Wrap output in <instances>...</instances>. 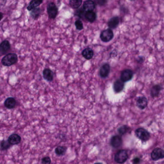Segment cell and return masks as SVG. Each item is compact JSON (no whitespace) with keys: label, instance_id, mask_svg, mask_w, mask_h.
I'll use <instances>...</instances> for the list:
<instances>
[{"label":"cell","instance_id":"d4e9b609","mask_svg":"<svg viewBox=\"0 0 164 164\" xmlns=\"http://www.w3.org/2000/svg\"><path fill=\"white\" fill-rule=\"evenodd\" d=\"M130 130V128L127 125H123L118 128V131L120 135L122 136L128 133Z\"/></svg>","mask_w":164,"mask_h":164},{"label":"cell","instance_id":"2e32d148","mask_svg":"<svg viewBox=\"0 0 164 164\" xmlns=\"http://www.w3.org/2000/svg\"><path fill=\"white\" fill-rule=\"evenodd\" d=\"M119 24V19L118 16H114L108 21V26L110 29H115L118 27Z\"/></svg>","mask_w":164,"mask_h":164},{"label":"cell","instance_id":"30bf717a","mask_svg":"<svg viewBox=\"0 0 164 164\" xmlns=\"http://www.w3.org/2000/svg\"><path fill=\"white\" fill-rule=\"evenodd\" d=\"M11 49V44L7 40H4L0 43V55L6 54Z\"/></svg>","mask_w":164,"mask_h":164},{"label":"cell","instance_id":"cb8c5ba5","mask_svg":"<svg viewBox=\"0 0 164 164\" xmlns=\"http://www.w3.org/2000/svg\"><path fill=\"white\" fill-rule=\"evenodd\" d=\"M82 1V0H70L69 5L73 9H78L81 6Z\"/></svg>","mask_w":164,"mask_h":164},{"label":"cell","instance_id":"9c48e42d","mask_svg":"<svg viewBox=\"0 0 164 164\" xmlns=\"http://www.w3.org/2000/svg\"><path fill=\"white\" fill-rule=\"evenodd\" d=\"M122 139L121 136L115 135L111 138L110 141V145L114 148H118L122 145Z\"/></svg>","mask_w":164,"mask_h":164},{"label":"cell","instance_id":"603a6c76","mask_svg":"<svg viewBox=\"0 0 164 164\" xmlns=\"http://www.w3.org/2000/svg\"><path fill=\"white\" fill-rule=\"evenodd\" d=\"M67 151V147L64 146H59L55 149V152L57 156H63Z\"/></svg>","mask_w":164,"mask_h":164},{"label":"cell","instance_id":"277c9868","mask_svg":"<svg viewBox=\"0 0 164 164\" xmlns=\"http://www.w3.org/2000/svg\"><path fill=\"white\" fill-rule=\"evenodd\" d=\"M47 11L49 18L54 19L57 16L58 9L54 2H51L47 6Z\"/></svg>","mask_w":164,"mask_h":164},{"label":"cell","instance_id":"ba28073f","mask_svg":"<svg viewBox=\"0 0 164 164\" xmlns=\"http://www.w3.org/2000/svg\"><path fill=\"white\" fill-rule=\"evenodd\" d=\"M110 72V66L108 63H105L101 66L99 70V75L101 78H107Z\"/></svg>","mask_w":164,"mask_h":164},{"label":"cell","instance_id":"d6a6232c","mask_svg":"<svg viewBox=\"0 0 164 164\" xmlns=\"http://www.w3.org/2000/svg\"><path fill=\"white\" fill-rule=\"evenodd\" d=\"M4 17V14L0 12V21Z\"/></svg>","mask_w":164,"mask_h":164},{"label":"cell","instance_id":"484cf974","mask_svg":"<svg viewBox=\"0 0 164 164\" xmlns=\"http://www.w3.org/2000/svg\"><path fill=\"white\" fill-rule=\"evenodd\" d=\"M11 146V145L7 141L3 140L0 143V149L1 151L6 150L10 148Z\"/></svg>","mask_w":164,"mask_h":164},{"label":"cell","instance_id":"52a82bcc","mask_svg":"<svg viewBox=\"0 0 164 164\" xmlns=\"http://www.w3.org/2000/svg\"><path fill=\"white\" fill-rule=\"evenodd\" d=\"M151 158L154 161H157L164 157V152L160 148H156L153 150L151 154Z\"/></svg>","mask_w":164,"mask_h":164},{"label":"cell","instance_id":"6da1fadb","mask_svg":"<svg viewBox=\"0 0 164 164\" xmlns=\"http://www.w3.org/2000/svg\"><path fill=\"white\" fill-rule=\"evenodd\" d=\"M17 55L15 53H9L5 55L1 60V64L5 67H10L17 63Z\"/></svg>","mask_w":164,"mask_h":164},{"label":"cell","instance_id":"3957f363","mask_svg":"<svg viewBox=\"0 0 164 164\" xmlns=\"http://www.w3.org/2000/svg\"><path fill=\"white\" fill-rule=\"evenodd\" d=\"M136 137L142 142H147L150 138V134L144 128H140L135 131Z\"/></svg>","mask_w":164,"mask_h":164},{"label":"cell","instance_id":"4fadbf2b","mask_svg":"<svg viewBox=\"0 0 164 164\" xmlns=\"http://www.w3.org/2000/svg\"><path fill=\"white\" fill-rule=\"evenodd\" d=\"M125 84L121 79H117L113 84V89L115 93L121 92L124 89Z\"/></svg>","mask_w":164,"mask_h":164},{"label":"cell","instance_id":"8992f818","mask_svg":"<svg viewBox=\"0 0 164 164\" xmlns=\"http://www.w3.org/2000/svg\"><path fill=\"white\" fill-rule=\"evenodd\" d=\"M133 77V72L131 69H126L122 71L121 75V80L123 82H126L131 80Z\"/></svg>","mask_w":164,"mask_h":164},{"label":"cell","instance_id":"f1b7e54d","mask_svg":"<svg viewBox=\"0 0 164 164\" xmlns=\"http://www.w3.org/2000/svg\"><path fill=\"white\" fill-rule=\"evenodd\" d=\"M41 163L43 164H51V160L49 157H45L41 160Z\"/></svg>","mask_w":164,"mask_h":164},{"label":"cell","instance_id":"7a4b0ae2","mask_svg":"<svg viewBox=\"0 0 164 164\" xmlns=\"http://www.w3.org/2000/svg\"><path fill=\"white\" fill-rule=\"evenodd\" d=\"M129 158L128 153L126 150H120L115 156L114 159L115 162L118 164H123Z\"/></svg>","mask_w":164,"mask_h":164},{"label":"cell","instance_id":"5bb4252c","mask_svg":"<svg viewBox=\"0 0 164 164\" xmlns=\"http://www.w3.org/2000/svg\"><path fill=\"white\" fill-rule=\"evenodd\" d=\"M21 141V138L17 134H13L10 135L7 141L11 145H17L19 144Z\"/></svg>","mask_w":164,"mask_h":164},{"label":"cell","instance_id":"836d02e7","mask_svg":"<svg viewBox=\"0 0 164 164\" xmlns=\"http://www.w3.org/2000/svg\"><path fill=\"white\" fill-rule=\"evenodd\" d=\"M103 164L102 163H95V164Z\"/></svg>","mask_w":164,"mask_h":164},{"label":"cell","instance_id":"9a60e30c","mask_svg":"<svg viewBox=\"0 0 164 164\" xmlns=\"http://www.w3.org/2000/svg\"><path fill=\"white\" fill-rule=\"evenodd\" d=\"M83 8L85 11H93L95 8V1L91 0H87L84 1L83 5Z\"/></svg>","mask_w":164,"mask_h":164},{"label":"cell","instance_id":"4316f807","mask_svg":"<svg viewBox=\"0 0 164 164\" xmlns=\"http://www.w3.org/2000/svg\"><path fill=\"white\" fill-rule=\"evenodd\" d=\"M85 11L84 9L82 8H80L76 11L75 13V15L80 18H83L85 16Z\"/></svg>","mask_w":164,"mask_h":164},{"label":"cell","instance_id":"5b68a950","mask_svg":"<svg viewBox=\"0 0 164 164\" xmlns=\"http://www.w3.org/2000/svg\"><path fill=\"white\" fill-rule=\"evenodd\" d=\"M114 34L112 29L108 28L102 31L100 34V39L104 43H108L114 38Z\"/></svg>","mask_w":164,"mask_h":164},{"label":"cell","instance_id":"f546056e","mask_svg":"<svg viewBox=\"0 0 164 164\" xmlns=\"http://www.w3.org/2000/svg\"><path fill=\"white\" fill-rule=\"evenodd\" d=\"M141 161V160L138 157H136L133 159V164H139L140 163Z\"/></svg>","mask_w":164,"mask_h":164},{"label":"cell","instance_id":"7402d4cb","mask_svg":"<svg viewBox=\"0 0 164 164\" xmlns=\"http://www.w3.org/2000/svg\"><path fill=\"white\" fill-rule=\"evenodd\" d=\"M41 10L40 7L33 9L30 12V16L33 19H38L41 15Z\"/></svg>","mask_w":164,"mask_h":164},{"label":"cell","instance_id":"4dcf8cb0","mask_svg":"<svg viewBox=\"0 0 164 164\" xmlns=\"http://www.w3.org/2000/svg\"><path fill=\"white\" fill-rule=\"evenodd\" d=\"M98 4H99L100 5H103L105 3H106V1H97Z\"/></svg>","mask_w":164,"mask_h":164},{"label":"cell","instance_id":"d6986e66","mask_svg":"<svg viewBox=\"0 0 164 164\" xmlns=\"http://www.w3.org/2000/svg\"><path fill=\"white\" fill-rule=\"evenodd\" d=\"M82 55L86 59L90 60L94 56V52L93 50L90 48H86L83 50Z\"/></svg>","mask_w":164,"mask_h":164},{"label":"cell","instance_id":"1f68e13d","mask_svg":"<svg viewBox=\"0 0 164 164\" xmlns=\"http://www.w3.org/2000/svg\"><path fill=\"white\" fill-rule=\"evenodd\" d=\"M144 60H145V58H144V57H139L138 60V63H141V62H144Z\"/></svg>","mask_w":164,"mask_h":164},{"label":"cell","instance_id":"8fae6325","mask_svg":"<svg viewBox=\"0 0 164 164\" xmlns=\"http://www.w3.org/2000/svg\"><path fill=\"white\" fill-rule=\"evenodd\" d=\"M137 106L141 110L145 109L148 105V100L145 96L138 98L136 102Z\"/></svg>","mask_w":164,"mask_h":164},{"label":"cell","instance_id":"e0dca14e","mask_svg":"<svg viewBox=\"0 0 164 164\" xmlns=\"http://www.w3.org/2000/svg\"><path fill=\"white\" fill-rule=\"evenodd\" d=\"M163 89L160 85L157 84L152 87L150 91V94L152 97L155 98L158 97L160 94L161 90Z\"/></svg>","mask_w":164,"mask_h":164},{"label":"cell","instance_id":"ac0fdd59","mask_svg":"<svg viewBox=\"0 0 164 164\" xmlns=\"http://www.w3.org/2000/svg\"><path fill=\"white\" fill-rule=\"evenodd\" d=\"M16 104V99L13 97H8L6 99L4 103V105L6 108L11 109L15 108Z\"/></svg>","mask_w":164,"mask_h":164},{"label":"cell","instance_id":"83f0119b","mask_svg":"<svg viewBox=\"0 0 164 164\" xmlns=\"http://www.w3.org/2000/svg\"><path fill=\"white\" fill-rule=\"evenodd\" d=\"M75 25L77 29L79 31H82L83 29V25L82 21L80 20H77L75 22Z\"/></svg>","mask_w":164,"mask_h":164},{"label":"cell","instance_id":"7c38bea8","mask_svg":"<svg viewBox=\"0 0 164 164\" xmlns=\"http://www.w3.org/2000/svg\"><path fill=\"white\" fill-rule=\"evenodd\" d=\"M43 77L44 79L47 82H51L54 79V73L49 68H45L43 70Z\"/></svg>","mask_w":164,"mask_h":164},{"label":"cell","instance_id":"44dd1931","mask_svg":"<svg viewBox=\"0 0 164 164\" xmlns=\"http://www.w3.org/2000/svg\"><path fill=\"white\" fill-rule=\"evenodd\" d=\"M84 17L90 23H93L96 20L97 16L96 13L94 11H88L85 13Z\"/></svg>","mask_w":164,"mask_h":164},{"label":"cell","instance_id":"ffe728a7","mask_svg":"<svg viewBox=\"0 0 164 164\" xmlns=\"http://www.w3.org/2000/svg\"><path fill=\"white\" fill-rule=\"evenodd\" d=\"M42 0H33L30 1L28 6H27V10L29 11H31L33 9L39 7L43 3Z\"/></svg>","mask_w":164,"mask_h":164}]
</instances>
